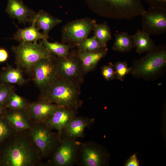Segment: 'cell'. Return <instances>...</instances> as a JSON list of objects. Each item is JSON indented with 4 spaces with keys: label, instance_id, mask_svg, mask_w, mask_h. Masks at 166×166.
Returning <instances> with one entry per match:
<instances>
[{
    "label": "cell",
    "instance_id": "cell-14",
    "mask_svg": "<svg viewBox=\"0 0 166 166\" xmlns=\"http://www.w3.org/2000/svg\"><path fill=\"white\" fill-rule=\"evenodd\" d=\"M61 107L54 103L38 100L29 103L26 109L34 123L45 122Z\"/></svg>",
    "mask_w": 166,
    "mask_h": 166
},
{
    "label": "cell",
    "instance_id": "cell-18",
    "mask_svg": "<svg viewBox=\"0 0 166 166\" xmlns=\"http://www.w3.org/2000/svg\"><path fill=\"white\" fill-rule=\"evenodd\" d=\"M107 49L103 50L91 52L79 49L76 56L80 61L83 73H88L92 70L98 62L107 54Z\"/></svg>",
    "mask_w": 166,
    "mask_h": 166
},
{
    "label": "cell",
    "instance_id": "cell-16",
    "mask_svg": "<svg viewBox=\"0 0 166 166\" xmlns=\"http://www.w3.org/2000/svg\"><path fill=\"white\" fill-rule=\"evenodd\" d=\"M5 11L10 16L19 23H32L36 12L26 6L21 0H7Z\"/></svg>",
    "mask_w": 166,
    "mask_h": 166
},
{
    "label": "cell",
    "instance_id": "cell-17",
    "mask_svg": "<svg viewBox=\"0 0 166 166\" xmlns=\"http://www.w3.org/2000/svg\"><path fill=\"white\" fill-rule=\"evenodd\" d=\"M76 114L72 110L61 107L45 122L52 129L56 130L61 136L62 130L69 125Z\"/></svg>",
    "mask_w": 166,
    "mask_h": 166
},
{
    "label": "cell",
    "instance_id": "cell-28",
    "mask_svg": "<svg viewBox=\"0 0 166 166\" xmlns=\"http://www.w3.org/2000/svg\"><path fill=\"white\" fill-rule=\"evenodd\" d=\"M16 132L3 114L0 115V146Z\"/></svg>",
    "mask_w": 166,
    "mask_h": 166
},
{
    "label": "cell",
    "instance_id": "cell-32",
    "mask_svg": "<svg viewBox=\"0 0 166 166\" xmlns=\"http://www.w3.org/2000/svg\"><path fill=\"white\" fill-rule=\"evenodd\" d=\"M150 7L166 8V0H144Z\"/></svg>",
    "mask_w": 166,
    "mask_h": 166
},
{
    "label": "cell",
    "instance_id": "cell-2",
    "mask_svg": "<svg viewBox=\"0 0 166 166\" xmlns=\"http://www.w3.org/2000/svg\"><path fill=\"white\" fill-rule=\"evenodd\" d=\"M80 83L58 77L41 90L38 100L54 103L77 112L83 103L79 98Z\"/></svg>",
    "mask_w": 166,
    "mask_h": 166
},
{
    "label": "cell",
    "instance_id": "cell-36",
    "mask_svg": "<svg viewBox=\"0 0 166 166\" xmlns=\"http://www.w3.org/2000/svg\"><path fill=\"white\" fill-rule=\"evenodd\" d=\"M0 166H1V160L0 158Z\"/></svg>",
    "mask_w": 166,
    "mask_h": 166
},
{
    "label": "cell",
    "instance_id": "cell-30",
    "mask_svg": "<svg viewBox=\"0 0 166 166\" xmlns=\"http://www.w3.org/2000/svg\"><path fill=\"white\" fill-rule=\"evenodd\" d=\"M14 86L10 85L0 84V107H6Z\"/></svg>",
    "mask_w": 166,
    "mask_h": 166
},
{
    "label": "cell",
    "instance_id": "cell-31",
    "mask_svg": "<svg viewBox=\"0 0 166 166\" xmlns=\"http://www.w3.org/2000/svg\"><path fill=\"white\" fill-rule=\"evenodd\" d=\"M101 73L106 81L113 80L115 78L114 66L111 63L103 66L101 69Z\"/></svg>",
    "mask_w": 166,
    "mask_h": 166
},
{
    "label": "cell",
    "instance_id": "cell-19",
    "mask_svg": "<svg viewBox=\"0 0 166 166\" xmlns=\"http://www.w3.org/2000/svg\"><path fill=\"white\" fill-rule=\"evenodd\" d=\"M36 26L47 40L49 38V33L53 27L62 22V20L54 17L43 10L36 13L34 18Z\"/></svg>",
    "mask_w": 166,
    "mask_h": 166
},
{
    "label": "cell",
    "instance_id": "cell-33",
    "mask_svg": "<svg viewBox=\"0 0 166 166\" xmlns=\"http://www.w3.org/2000/svg\"><path fill=\"white\" fill-rule=\"evenodd\" d=\"M139 161L136 154H134L131 156L125 164L126 166H139Z\"/></svg>",
    "mask_w": 166,
    "mask_h": 166
},
{
    "label": "cell",
    "instance_id": "cell-29",
    "mask_svg": "<svg viewBox=\"0 0 166 166\" xmlns=\"http://www.w3.org/2000/svg\"><path fill=\"white\" fill-rule=\"evenodd\" d=\"M113 66L115 77L120 81H123L125 76L131 72L132 69L128 67L125 61L117 62Z\"/></svg>",
    "mask_w": 166,
    "mask_h": 166
},
{
    "label": "cell",
    "instance_id": "cell-6",
    "mask_svg": "<svg viewBox=\"0 0 166 166\" xmlns=\"http://www.w3.org/2000/svg\"><path fill=\"white\" fill-rule=\"evenodd\" d=\"M110 157L108 150L93 141L79 142L77 164L80 166H105L109 165Z\"/></svg>",
    "mask_w": 166,
    "mask_h": 166
},
{
    "label": "cell",
    "instance_id": "cell-13",
    "mask_svg": "<svg viewBox=\"0 0 166 166\" xmlns=\"http://www.w3.org/2000/svg\"><path fill=\"white\" fill-rule=\"evenodd\" d=\"M94 121L93 118L76 116L69 125L62 130L61 138L77 140L84 137L85 130L90 128Z\"/></svg>",
    "mask_w": 166,
    "mask_h": 166
},
{
    "label": "cell",
    "instance_id": "cell-34",
    "mask_svg": "<svg viewBox=\"0 0 166 166\" xmlns=\"http://www.w3.org/2000/svg\"><path fill=\"white\" fill-rule=\"evenodd\" d=\"M9 57V53L7 50L3 48H0V63L6 61Z\"/></svg>",
    "mask_w": 166,
    "mask_h": 166
},
{
    "label": "cell",
    "instance_id": "cell-24",
    "mask_svg": "<svg viewBox=\"0 0 166 166\" xmlns=\"http://www.w3.org/2000/svg\"><path fill=\"white\" fill-rule=\"evenodd\" d=\"M45 47L52 53L57 55L58 57L65 58L69 55V50L73 45H66L58 42H50L47 40L42 41Z\"/></svg>",
    "mask_w": 166,
    "mask_h": 166
},
{
    "label": "cell",
    "instance_id": "cell-12",
    "mask_svg": "<svg viewBox=\"0 0 166 166\" xmlns=\"http://www.w3.org/2000/svg\"><path fill=\"white\" fill-rule=\"evenodd\" d=\"M58 77L81 82L83 73L81 63L76 56L69 55L65 58H56Z\"/></svg>",
    "mask_w": 166,
    "mask_h": 166
},
{
    "label": "cell",
    "instance_id": "cell-8",
    "mask_svg": "<svg viewBox=\"0 0 166 166\" xmlns=\"http://www.w3.org/2000/svg\"><path fill=\"white\" fill-rule=\"evenodd\" d=\"M80 141L62 138L52 152L48 166H72L77 164V151Z\"/></svg>",
    "mask_w": 166,
    "mask_h": 166
},
{
    "label": "cell",
    "instance_id": "cell-15",
    "mask_svg": "<svg viewBox=\"0 0 166 166\" xmlns=\"http://www.w3.org/2000/svg\"><path fill=\"white\" fill-rule=\"evenodd\" d=\"M3 115L16 131H28L34 123L27 109H6Z\"/></svg>",
    "mask_w": 166,
    "mask_h": 166
},
{
    "label": "cell",
    "instance_id": "cell-1",
    "mask_svg": "<svg viewBox=\"0 0 166 166\" xmlns=\"http://www.w3.org/2000/svg\"><path fill=\"white\" fill-rule=\"evenodd\" d=\"M28 131H16L0 146L1 166H48Z\"/></svg>",
    "mask_w": 166,
    "mask_h": 166
},
{
    "label": "cell",
    "instance_id": "cell-4",
    "mask_svg": "<svg viewBox=\"0 0 166 166\" xmlns=\"http://www.w3.org/2000/svg\"><path fill=\"white\" fill-rule=\"evenodd\" d=\"M11 49L17 67L27 73L32 72L34 65L39 60L53 55L42 41L38 43L37 42H21L17 46H12Z\"/></svg>",
    "mask_w": 166,
    "mask_h": 166
},
{
    "label": "cell",
    "instance_id": "cell-3",
    "mask_svg": "<svg viewBox=\"0 0 166 166\" xmlns=\"http://www.w3.org/2000/svg\"><path fill=\"white\" fill-rule=\"evenodd\" d=\"M89 8L109 19L131 20L146 12L141 0H85Z\"/></svg>",
    "mask_w": 166,
    "mask_h": 166
},
{
    "label": "cell",
    "instance_id": "cell-22",
    "mask_svg": "<svg viewBox=\"0 0 166 166\" xmlns=\"http://www.w3.org/2000/svg\"><path fill=\"white\" fill-rule=\"evenodd\" d=\"M132 36L136 52L138 53L141 54L148 52L156 46L150 35L142 30H137Z\"/></svg>",
    "mask_w": 166,
    "mask_h": 166
},
{
    "label": "cell",
    "instance_id": "cell-20",
    "mask_svg": "<svg viewBox=\"0 0 166 166\" xmlns=\"http://www.w3.org/2000/svg\"><path fill=\"white\" fill-rule=\"evenodd\" d=\"M17 28V31L14 34L12 39L20 43L34 42L41 39L47 40L43 34L40 32L36 27L34 19L30 26L23 29Z\"/></svg>",
    "mask_w": 166,
    "mask_h": 166
},
{
    "label": "cell",
    "instance_id": "cell-23",
    "mask_svg": "<svg viewBox=\"0 0 166 166\" xmlns=\"http://www.w3.org/2000/svg\"><path fill=\"white\" fill-rule=\"evenodd\" d=\"M115 41L112 47L114 50L125 53L130 51L135 47L132 36L126 32L114 34Z\"/></svg>",
    "mask_w": 166,
    "mask_h": 166
},
{
    "label": "cell",
    "instance_id": "cell-9",
    "mask_svg": "<svg viewBox=\"0 0 166 166\" xmlns=\"http://www.w3.org/2000/svg\"><path fill=\"white\" fill-rule=\"evenodd\" d=\"M96 22L95 19L87 18L69 22L62 29V42L76 44L87 38Z\"/></svg>",
    "mask_w": 166,
    "mask_h": 166
},
{
    "label": "cell",
    "instance_id": "cell-5",
    "mask_svg": "<svg viewBox=\"0 0 166 166\" xmlns=\"http://www.w3.org/2000/svg\"><path fill=\"white\" fill-rule=\"evenodd\" d=\"M45 122L34 123L28 132L43 158H49L52 152L60 143L62 138Z\"/></svg>",
    "mask_w": 166,
    "mask_h": 166
},
{
    "label": "cell",
    "instance_id": "cell-35",
    "mask_svg": "<svg viewBox=\"0 0 166 166\" xmlns=\"http://www.w3.org/2000/svg\"><path fill=\"white\" fill-rule=\"evenodd\" d=\"M6 109L4 108L0 107V115L3 114L5 112Z\"/></svg>",
    "mask_w": 166,
    "mask_h": 166
},
{
    "label": "cell",
    "instance_id": "cell-7",
    "mask_svg": "<svg viewBox=\"0 0 166 166\" xmlns=\"http://www.w3.org/2000/svg\"><path fill=\"white\" fill-rule=\"evenodd\" d=\"M143 57L138 60L132 69L133 74L148 76L158 72L166 64V50L165 46H155Z\"/></svg>",
    "mask_w": 166,
    "mask_h": 166
},
{
    "label": "cell",
    "instance_id": "cell-21",
    "mask_svg": "<svg viewBox=\"0 0 166 166\" xmlns=\"http://www.w3.org/2000/svg\"><path fill=\"white\" fill-rule=\"evenodd\" d=\"M23 71L17 67L13 68L8 65L0 72V84L22 85L26 83L23 77Z\"/></svg>",
    "mask_w": 166,
    "mask_h": 166
},
{
    "label": "cell",
    "instance_id": "cell-10",
    "mask_svg": "<svg viewBox=\"0 0 166 166\" xmlns=\"http://www.w3.org/2000/svg\"><path fill=\"white\" fill-rule=\"evenodd\" d=\"M55 59L53 55L50 57L39 60L33 67L34 83L41 90L49 85L58 77Z\"/></svg>",
    "mask_w": 166,
    "mask_h": 166
},
{
    "label": "cell",
    "instance_id": "cell-25",
    "mask_svg": "<svg viewBox=\"0 0 166 166\" xmlns=\"http://www.w3.org/2000/svg\"><path fill=\"white\" fill-rule=\"evenodd\" d=\"M93 30L96 38L104 46L107 47V42L111 40L112 34L110 29L106 22L97 24L96 23Z\"/></svg>",
    "mask_w": 166,
    "mask_h": 166
},
{
    "label": "cell",
    "instance_id": "cell-26",
    "mask_svg": "<svg viewBox=\"0 0 166 166\" xmlns=\"http://www.w3.org/2000/svg\"><path fill=\"white\" fill-rule=\"evenodd\" d=\"M76 45L79 49L91 52H98L107 49L106 47L102 45L94 36L87 38Z\"/></svg>",
    "mask_w": 166,
    "mask_h": 166
},
{
    "label": "cell",
    "instance_id": "cell-11",
    "mask_svg": "<svg viewBox=\"0 0 166 166\" xmlns=\"http://www.w3.org/2000/svg\"><path fill=\"white\" fill-rule=\"evenodd\" d=\"M142 30L149 35L166 32V8L150 7L142 15Z\"/></svg>",
    "mask_w": 166,
    "mask_h": 166
},
{
    "label": "cell",
    "instance_id": "cell-27",
    "mask_svg": "<svg viewBox=\"0 0 166 166\" xmlns=\"http://www.w3.org/2000/svg\"><path fill=\"white\" fill-rule=\"evenodd\" d=\"M28 103L24 98L17 94L13 89L10 94L6 109H26Z\"/></svg>",
    "mask_w": 166,
    "mask_h": 166
}]
</instances>
